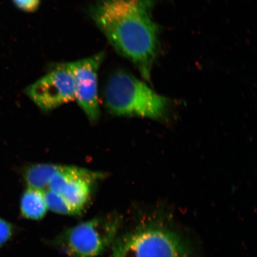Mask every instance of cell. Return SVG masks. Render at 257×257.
<instances>
[{"label":"cell","instance_id":"ba28073f","mask_svg":"<svg viewBox=\"0 0 257 257\" xmlns=\"http://www.w3.org/2000/svg\"><path fill=\"white\" fill-rule=\"evenodd\" d=\"M20 208L25 218L35 220L42 219L48 210L44 191L28 187L22 196Z\"/></svg>","mask_w":257,"mask_h":257},{"label":"cell","instance_id":"30bf717a","mask_svg":"<svg viewBox=\"0 0 257 257\" xmlns=\"http://www.w3.org/2000/svg\"><path fill=\"white\" fill-rule=\"evenodd\" d=\"M47 208L54 213L64 215H76L62 195L49 189L44 191Z\"/></svg>","mask_w":257,"mask_h":257},{"label":"cell","instance_id":"5b68a950","mask_svg":"<svg viewBox=\"0 0 257 257\" xmlns=\"http://www.w3.org/2000/svg\"><path fill=\"white\" fill-rule=\"evenodd\" d=\"M26 94L41 110L48 111L75 99V83L67 63L59 64L32 83Z\"/></svg>","mask_w":257,"mask_h":257},{"label":"cell","instance_id":"7a4b0ae2","mask_svg":"<svg viewBox=\"0 0 257 257\" xmlns=\"http://www.w3.org/2000/svg\"><path fill=\"white\" fill-rule=\"evenodd\" d=\"M106 107L117 116L162 119L169 110L170 100L147 83L123 70L112 73L104 89Z\"/></svg>","mask_w":257,"mask_h":257},{"label":"cell","instance_id":"3957f363","mask_svg":"<svg viewBox=\"0 0 257 257\" xmlns=\"http://www.w3.org/2000/svg\"><path fill=\"white\" fill-rule=\"evenodd\" d=\"M111 257H189L187 245L171 228L145 223L115 239Z\"/></svg>","mask_w":257,"mask_h":257},{"label":"cell","instance_id":"7c38bea8","mask_svg":"<svg viewBox=\"0 0 257 257\" xmlns=\"http://www.w3.org/2000/svg\"><path fill=\"white\" fill-rule=\"evenodd\" d=\"M17 7L27 12H32L36 11L40 5V0H14Z\"/></svg>","mask_w":257,"mask_h":257},{"label":"cell","instance_id":"8fae6325","mask_svg":"<svg viewBox=\"0 0 257 257\" xmlns=\"http://www.w3.org/2000/svg\"><path fill=\"white\" fill-rule=\"evenodd\" d=\"M14 234V227L7 220L0 217V247L11 239Z\"/></svg>","mask_w":257,"mask_h":257},{"label":"cell","instance_id":"6da1fadb","mask_svg":"<svg viewBox=\"0 0 257 257\" xmlns=\"http://www.w3.org/2000/svg\"><path fill=\"white\" fill-rule=\"evenodd\" d=\"M154 5L153 0H97L90 9L92 20L114 49L149 80L160 48Z\"/></svg>","mask_w":257,"mask_h":257},{"label":"cell","instance_id":"52a82bcc","mask_svg":"<svg viewBox=\"0 0 257 257\" xmlns=\"http://www.w3.org/2000/svg\"><path fill=\"white\" fill-rule=\"evenodd\" d=\"M104 53L67 63L75 83V99L91 122L100 116L98 98V76Z\"/></svg>","mask_w":257,"mask_h":257},{"label":"cell","instance_id":"277c9868","mask_svg":"<svg viewBox=\"0 0 257 257\" xmlns=\"http://www.w3.org/2000/svg\"><path fill=\"white\" fill-rule=\"evenodd\" d=\"M121 225L117 214H108L64 231L54 243L71 257H96L113 243Z\"/></svg>","mask_w":257,"mask_h":257},{"label":"cell","instance_id":"8992f818","mask_svg":"<svg viewBox=\"0 0 257 257\" xmlns=\"http://www.w3.org/2000/svg\"><path fill=\"white\" fill-rule=\"evenodd\" d=\"M104 176L101 173L78 167L62 165L51 178L47 189L62 195L78 215L91 198L93 185Z\"/></svg>","mask_w":257,"mask_h":257},{"label":"cell","instance_id":"9c48e42d","mask_svg":"<svg viewBox=\"0 0 257 257\" xmlns=\"http://www.w3.org/2000/svg\"><path fill=\"white\" fill-rule=\"evenodd\" d=\"M61 166L43 163L29 166L24 172L25 181L28 187L43 191L47 190L51 178L59 171Z\"/></svg>","mask_w":257,"mask_h":257}]
</instances>
